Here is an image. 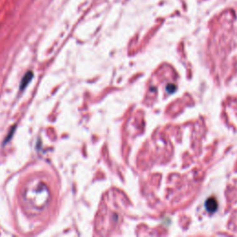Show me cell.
<instances>
[{"label":"cell","instance_id":"cell-2","mask_svg":"<svg viewBox=\"0 0 237 237\" xmlns=\"http://www.w3.org/2000/svg\"><path fill=\"white\" fill-rule=\"evenodd\" d=\"M32 72H28L26 74L24 75V77L22 80V82H21V90H23L27 85L29 84V82L32 81Z\"/></svg>","mask_w":237,"mask_h":237},{"label":"cell","instance_id":"cell-1","mask_svg":"<svg viewBox=\"0 0 237 237\" xmlns=\"http://www.w3.org/2000/svg\"><path fill=\"white\" fill-rule=\"evenodd\" d=\"M205 207H206V209L208 210V211H210V213H212V212H214V211L217 210V208H218V203H217V201H216L215 198H212V197H211V198L208 199V200L206 201Z\"/></svg>","mask_w":237,"mask_h":237}]
</instances>
